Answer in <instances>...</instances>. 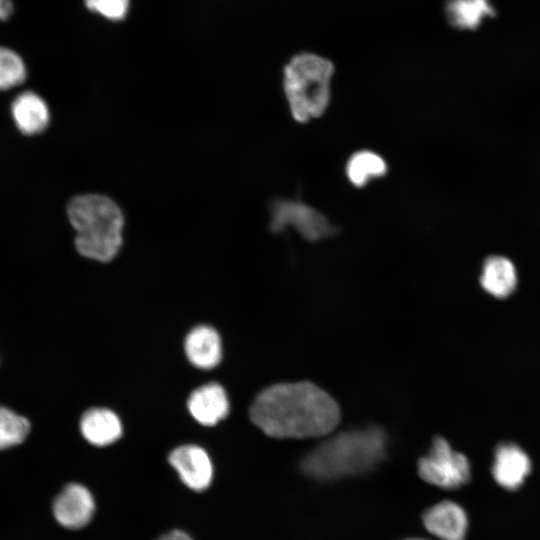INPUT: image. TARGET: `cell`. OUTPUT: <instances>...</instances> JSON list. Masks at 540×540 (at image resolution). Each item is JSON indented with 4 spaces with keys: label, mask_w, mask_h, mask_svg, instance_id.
<instances>
[{
    "label": "cell",
    "mask_w": 540,
    "mask_h": 540,
    "mask_svg": "<svg viewBox=\"0 0 540 540\" xmlns=\"http://www.w3.org/2000/svg\"><path fill=\"white\" fill-rule=\"evenodd\" d=\"M251 421L274 438H310L337 427L338 403L309 381L278 383L263 389L249 410Z\"/></svg>",
    "instance_id": "6da1fadb"
},
{
    "label": "cell",
    "mask_w": 540,
    "mask_h": 540,
    "mask_svg": "<svg viewBox=\"0 0 540 540\" xmlns=\"http://www.w3.org/2000/svg\"><path fill=\"white\" fill-rule=\"evenodd\" d=\"M389 438L384 429L369 425L335 435L302 457L299 469L317 481H333L368 473L387 456Z\"/></svg>",
    "instance_id": "7a4b0ae2"
},
{
    "label": "cell",
    "mask_w": 540,
    "mask_h": 540,
    "mask_svg": "<svg viewBox=\"0 0 540 540\" xmlns=\"http://www.w3.org/2000/svg\"><path fill=\"white\" fill-rule=\"evenodd\" d=\"M67 213L77 231L75 246L81 255L101 262L117 255L124 216L113 200L97 194L77 196L68 204Z\"/></svg>",
    "instance_id": "3957f363"
},
{
    "label": "cell",
    "mask_w": 540,
    "mask_h": 540,
    "mask_svg": "<svg viewBox=\"0 0 540 540\" xmlns=\"http://www.w3.org/2000/svg\"><path fill=\"white\" fill-rule=\"evenodd\" d=\"M331 61L313 53L295 55L284 68L283 87L294 120L305 123L323 115L331 99Z\"/></svg>",
    "instance_id": "277c9868"
},
{
    "label": "cell",
    "mask_w": 540,
    "mask_h": 540,
    "mask_svg": "<svg viewBox=\"0 0 540 540\" xmlns=\"http://www.w3.org/2000/svg\"><path fill=\"white\" fill-rule=\"evenodd\" d=\"M417 470L425 482L446 490L461 487L471 476L467 457L440 436L433 439L428 453L418 460Z\"/></svg>",
    "instance_id": "5b68a950"
},
{
    "label": "cell",
    "mask_w": 540,
    "mask_h": 540,
    "mask_svg": "<svg viewBox=\"0 0 540 540\" xmlns=\"http://www.w3.org/2000/svg\"><path fill=\"white\" fill-rule=\"evenodd\" d=\"M288 226L310 242L331 237L338 232L324 214L300 200L277 199L270 207V229L280 233Z\"/></svg>",
    "instance_id": "8992f818"
},
{
    "label": "cell",
    "mask_w": 540,
    "mask_h": 540,
    "mask_svg": "<svg viewBox=\"0 0 540 540\" xmlns=\"http://www.w3.org/2000/svg\"><path fill=\"white\" fill-rule=\"evenodd\" d=\"M94 510V499L90 491L76 483L65 486L53 503L56 520L69 529H79L87 525Z\"/></svg>",
    "instance_id": "52a82bcc"
},
{
    "label": "cell",
    "mask_w": 540,
    "mask_h": 540,
    "mask_svg": "<svg viewBox=\"0 0 540 540\" xmlns=\"http://www.w3.org/2000/svg\"><path fill=\"white\" fill-rule=\"evenodd\" d=\"M169 462L186 486L205 490L211 483L213 467L206 451L196 445H183L173 450Z\"/></svg>",
    "instance_id": "ba28073f"
},
{
    "label": "cell",
    "mask_w": 540,
    "mask_h": 540,
    "mask_svg": "<svg viewBox=\"0 0 540 540\" xmlns=\"http://www.w3.org/2000/svg\"><path fill=\"white\" fill-rule=\"evenodd\" d=\"M532 468L526 452L512 442L500 443L494 451L492 475L498 485L516 490L524 483Z\"/></svg>",
    "instance_id": "9c48e42d"
},
{
    "label": "cell",
    "mask_w": 540,
    "mask_h": 540,
    "mask_svg": "<svg viewBox=\"0 0 540 540\" xmlns=\"http://www.w3.org/2000/svg\"><path fill=\"white\" fill-rule=\"evenodd\" d=\"M422 522L426 530L441 540H465L468 517L456 502L444 500L425 510Z\"/></svg>",
    "instance_id": "30bf717a"
},
{
    "label": "cell",
    "mask_w": 540,
    "mask_h": 540,
    "mask_svg": "<svg viewBox=\"0 0 540 540\" xmlns=\"http://www.w3.org/2000/svg\"><path fill=\"white\" fill-rule=\"evenodd\" d=\"M188 409L197 422L205 426H213L224 419L229 412L227 393L217 383L202 385L191 393Z\"/></svg>",
    "instance_id": "8fae6325"
},
{
    "label": "cell",
    "mask_w": 540,
    "mask_h": 540,
    "mask_svg": "<svg viewBox=\"0 0 540 540\" xmlns=\"http://www.w3.org/2000/svg\"><path fill=\"white\" fill-rule=\"evenodd\" d=\"M184 349L190 363L200 369L214 368L221 361V339L210 326L193 328L185 339Z\"/></svg>",
    "instance_id": "7c38bea8"
},
{
    "label": "cell",
    "mask_w": 540,
    "mask_h": 540,
    "mask_svg": "<svg viewBox=\"0 0 540 540\" xmlns=\"http://www.w3.org/2000/svg\"><path fill=\"white\" fill-rule=\"evenodd\" d=\"M11 111L17 128L27 135L42 132L50 120L46 102L31 91L18 95L12 103Z\"/></svg>",
    "instance_id": "4fadbf2b"
},
{
    "label": "cell",
    "mask_w": 540,
    "mask_h": 540,
    "mask_svg": "<svg viewBox=\"0 0 540 540\" xmlns=\"http://www.w3.org/2000/svg\"><path fill=\"white\" fill-rule=\"evenodd\" d=\"M482 288L496 298H506L516 288L517 271L513 262L502 255L487 257L480 275Z\"/></svg>",
    "instance_id": "5bb4252c"
},
{
    "label": "cell",
    "mask_w": 540,
    "mask_h": 540,
    "mask_svg": "<svg viewBox=\"0 0 540 540\" xmlns=\"http://www.w3.org/2000/svg\"><path fill=\"white\" fill-rule=\"evenodd\" d=\"M80 430L83 437L96 446L110 445L122 435L120 419L106 408H92L86 411L80 421Z\"/></svg>",
    "instance_id": "9a60e30c"
},
{
    "label": "cell",
    "mask_w": 540,
    "mask_h": 540,
    "mask_svg": "<svg viewBox=\"0 0 540 540\" xmlns=\"http://www.w3.org/2000/svg\"><path fill=\"white\" fill-rule=\"evenodd\" d=\"M444 12L449 24L459 30L474 31L496 15L491 0H447Z\"/></svg>",
    "instance_id": "2e32d148"
},
{
    "label": "cell",
    "mask_w": 540,
    "mask_h": 540,
    "mask_svg": "<svg viewBox=\"0 0 540 540\" xmlns=\"http://www.w3.org/2000/svg\"><path fill=\"white\" fill-rule=\"evenodd\" d=\"M387 173L385 160L370 150H360L347 161L346 175L355 187H363L369 181L380 178Z\"/></svg>",
    "instance_id": "e0dca14e"
},
{
    "label": "cell",
    "mask_w": 540,
    "mask_h": 540,
    "mask_svg": "<svg viewBox=\"0 0 540 540\" xmlns=\"http://www.w3.org/2000/svg\"><path fill=\"white\" fill-rule=\"evenodd\" d=\"M30 430L27 418L0 406V450L22 443Z\"/></svg>",
    "instance_id": "ac0fdd59"
},
{
    "label": "cell",
    "mask_w": 540,
    "mask_h": 540,
    "mask_svg": "<svg viewBox=\"0 0 540 540\" xmlns=\"http://www.w3.org/2000/svg\"><path fill=\"white\" fill-rule=\"evenodd\" d=\"M27 76L23 59L14 50L0 46V91L22 84Z\"/></svg>",
    "instance_id": "d6986e66"
},
{
    "label": "cell",
    "mask_w": 540,
    "mask_h": 540,
    "mask_svg": "<svg viewBox=\"0 0 540 540\" xmlns=\"http://www.w3.org/2000/svg\"><path fill=\"white\" fill-rule=\"evenodd\" d=\"M86 7L110 20H121L125 17L129 0H85Z\"/></svg>",
    "instance_id": "ffe728a7"
},
{
    "label": "cell",
    "mask_w": 540,
    "mask_h": 540,
    "mask_svg": "<svg viewBox=\"0 0 540 540\" xmlns=\"http://www.w3.org/2000/svg\"><path fill=\"white\" fill-rule=\"evenodd\" d=\"M13 13L12 0H0V20H8Z\"/></svg>",
    "instance_id": "44dd1931"
},
{
    "label": "cell",
    "mask_w": 540,
    "mask_h": 540,
    "mask_svg": "<svg viewBox=\"0 0 540 540\" xmlns=\"http://www.w3.org/2000/svg\"><path fill=\"white\" fill-rule=\"evenodd\" d=\"M158 540H193V539L183 531L174 530L161 536Z\"/></svg>",
    "instance_id": "7402d4cb"
},
{
    "label": "cell",
    "mask_w": 540,
    "mask_h": 540,
    "mask_svg": "<svg viewBox=\"0 0 540 540\" xmlns=\"http://www.w3.org/2000/svg\"><path fill=\"white\" fill-rule=\"evenodd\" d=\"M404 540H426V539H421V538H409V539H404Z\"/></svg>",
    "instance_id": "603a6c76"
}]
</instances>
